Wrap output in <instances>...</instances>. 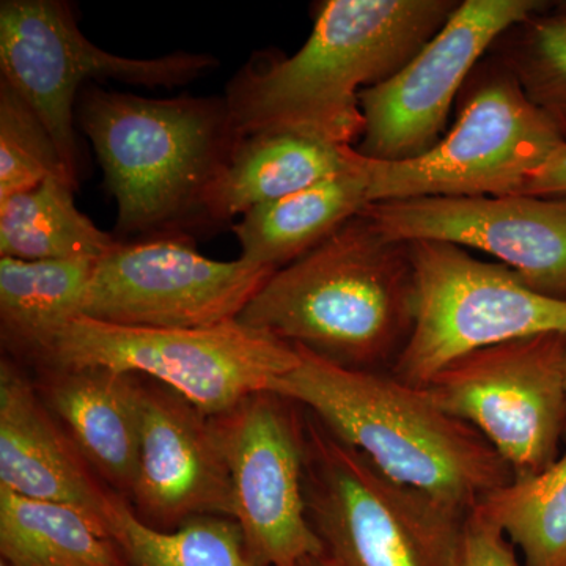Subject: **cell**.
<instances>
[{"instance_id":"603a6c76","label":"cell","mask_w":566,"mask_h":566,"mask_svg":"<svg viewBox=\"0 0 566 566\" xmlns=\"http://www.w3.org/2000/svg\"><path fill=\"white\" fill-rule=\"evenodd\" d=\"M109 531L132 566H263L232 517L197 516L164 532L142 523L128 501L117 495Z\"/></svg>"},{"instance_id":"7402d4cb","label":"cell","mask_w":566,"mask_h":566,"mask_svg":"<svg viewBox=\"0 0 566 566\" xmlns=\"http://www.w3.org/2000/svg\"><path fill=\"white\" fill-rule=\"evenodd\" d=\"M0 556L9 566H132L115 539L73 506L0 488Z\"/></svg>"},{"instance_id":"ac0fdd59","label":"cell","mask_w":566,"mask_h":566,"mask_svg":"<svg viewBox=\"0 0 566 566\" xmlns=\"http://www.w3.org/2000/svg\"><path fill=\"white\" fill-rule=\"evenodd\" d=\"M354 155L352 145L293 129L245 134L207 193L203 230L344 172Z\"/></svg>"},{"instance_id":"83f0119b","label":"cell","mask_w":566,"mask_h":566,"mask_svg":"<svg viewBox=\"0 0 566 566\" xmlns=\"http://www.w3.org/2000/svg\"><path fill=\"white\" fill-rule=\"evenodd\" d=\"M521 196L566 199V144L534 175Z\"/></svg>"},{"instance_id":"8992f818","label":"cell","mask_w":566,"mask_h":566,"mask_svg":"<svg viewBox=\"0 0 566 566\" xmlns=\"http://www.w3.org/2000/svg\"><path fill=\"white\" fill-rule=\"evenodd\" d=\"M300 364L296 346L240 319L196 329L118 326L77 316L36 368L98 367L142 376L180 394L207 416L270 390Z\"/></svg>"},{"instance_id":"e0dca14e","label":"cell","mask_w":566,"mask_h":566,"mask_svg":"<svg viewBox=\"0 0 566 566\" xmlns=\"http://www.w3.org/2000/svg\"><path fill=\"white\" fill-rule=\"evenodd\" d=\"M39 371L51 411L103 482L128 501L139 464V376L98 367Z\"/></svg>"},{"instance_id":"484cf974","label":"cell","mask_w":566,"mask_h":566,"mask_svg":"<svg viewBox=\"0 0 566 566\" xmlns=\"http://www.w3.org/2000/svg\"><path fill=\"white\" fill-rule=\"evenodd\" d=\"M515 31L520 32L515 48L502 62L566 140V13L534 14Z\"/></svg>"},{"instance_id":"277c9868","label":"cell","mask_w":566,"mask_h":566,"mask_svg":"<svg viewBox=\"0 0 566 566\" xmlns=\"http://www.w3.org/2000/svg\"><path fill=\"white\" fill-rule=\"evenodd\" d=\"M76 123L117 205L118 237L203 229V205L238 140L226 96L145 98L87 85Z\"/></svg>"},{"instance_id":"3957f363","label":"cell","mask_w":566,"mask_h":566,"mask_svg":"<svg viewBox=\"0 0 566 566\" xmlns=\"http://www.w3.org/2000/svg\"><path fill=\"white\" fill-rule=\"evenodd\" d=\"M238 319L342 367L390 371L415 327L409 245L360 212L275 271Z\"/></svg>"},{"instance_id":"9a60e30c","label":"cell","mask_w":566,"mask_h":566,"mask_svg":"<svg viewBox=\"0 0 566 566\" xmlns=\"http://www.w3.org/2000/svg\"><path fill=\"white\" fill-rule=\"evenodd\" d=\"M139 464L128 504L142 523L170 532L197 516L233 520L229 465L210 416L139 376Z\"/></svg>"},{"instance_id":"cb8c5ba5","label":"cell","mask_w":566,"mask_h":566,"mask_svg":"<svg viewBox=\"0 0 566 566\" xmlns=\"http://www.w3.org/2000/svg\"><path fill=\"white\" fill-rule=\"evenodd\" d=\"M474 512L520 547L524 566H566V452L542 474L488 494Z\"/></svg>"},{"instance_id":"4dcf8cb0","label":"cell","mask_w":566,"mask_h":566,"mask_svg":"<svg viewBox=\"0 0 566 566\" xmlns=\"http://www.w3.org/2000/svg\"><path fill=\"white\" fill-rule=\"evenodd\" d=\"M565 375H566V363H565Z\"/></svg>"},{"instance_id":"d4e9b609","label":"cell","mask_w":566,"mask_h":566,"mask_svg":"<svg viewBox=\"0 0 566 566\" xmlns=\"http://www.w3.org/2000/svg\"><path fill=\"white\" fill-rule=\"evenodd\" d=\"M51 178L77 186L36 112L9 82L0 81V200Z\"/></svg>"},{"instance_id":"7a4b0ae2","label":"cell","mask_w":566,"mask_h":566,"mask_svg":"<svg viewBox=\"0 0 566 566\" xmlns=\"http://www.w3.org/2000/svg\"><path fill=\"white\" fill-rule=\"evenodd\" d=\"M296 348L300 364L275 379L271 392L311 411L389 479L464 513L515 480L494 447L436 403L423 386Z\"/></svg>"},{"instance_id":"2e32d148","label":"cell","mask_w":566,"mask_h":566,"mask_svg":"<svg viewBox=\"0 0 566 566\" xmlns=\"http://www.w3.org/2000/svg\"><path fill=\"white\" fill-rule=\"evenodd\" d=\"M0 488L73 506L107 534L117 493L85 460L20 365L0 363Z\"/></svg>"},{"instance_id":"9c48e42d","label":"cell","mask_w":566,"mask_h":566,"mask_svg":"<svg viewBox=\"0 0 566 566\" xmlns=\"http://www.w3.org/2000/svg\"><path fill=\"white\" fill-rule=\"evenodd\" d=\"M219 65L210 54L172 52L155 59L111 54L92 43L63 0H2L0 73L46 126L77 181L74 134L82 84L114 80L140 87H180Z\"/></svg>"},{"instance_id":"7c38bea8","label":"cell","mask_w":566,"mask_h":566,"mask_svg":"<svg viewBox=\"0 0 566 566\" xmlns=\"http://www.w3.org/2000/svg\"><path fill=\"white\" fill-rule=\"evenodd\" d=\"M264 390L212 416L229 465L233 520L263 566H301L324 554L305 501V416Z\"/></svg>"},{"instance_id":"5b68a950","label":"cell","mask_w":566,"mask_h":566,"mask_svg":"<svg viewBox=\"0 0 566 566\" xmlns=\"http://www.w3.org/2000/svg\"><path fill=\"white\" fill-rule=\"evenodd\" d=\"M308 520L334 566H458L469 513L379 472L305 416Z\"/></svg>"},{"instance_id":"d6986e66","label":"cell","mask_w":566,"mask_h":566,"mask_svg":"<svg viewBox=\"0 0 566 566\" xmlns=\"http://www.w3.org/2000/svg\"><path fill=\"white\" fill-rule=\"evenodd\" d=\"M370 205V180L356 150L353 166L283 197L260 205L233 223L241 259L277 271L312 251Z\"/></svg>"},{"instance_id":"f546056e","label":"cell","mask_w":566,"mask_h":566,"mask_svg":"<svg viewBox=\"0 0 566 566\" xmlns=\"http://www.w3.org/2000/svg\"><path fill=\"white\" fill-rule=\"evenodd\" d=\"M0 566H9V564H7V562H0Z\"/></svg>"},{"instance_id":"4fadbf2b","label":"cell","mask_w":566,"mask_h":566,"mask_svg":"<svg viewBox=\"0 0 566 566\" xmlns=\"http://www.w3.org/2000/svg\"><path fill=\"white\" fill-rule=\"evenodd\" d=\"M538 0H464L449 20L389 80L360 93L365 128L356 148L365 158L415 159L442 139L449 112L488 48L531 20Z\"/></svg>"},{"instance_id":"30bf717a","label":"cell","mask_w":566,"mask_h":566,"mask_svg":"<svg viewBox=\"0 0 566 566\" xmlns=\"http://www.w3.org/2000/svg\"><path fill=\"white\" fill-rule=\"evenodd\" d=\"M566 335L488 346L447 365L424 389L475 428L515 480L542 474L566 441Z\"/></svg>"},{"instance_id":"44dd1931","label":"cell","mask_w":566,"mask_h":566,"mask_svg":"<svg viewBox=\"0 0 566 566\" xmlns=\"http://www.w3.org/2000/svg\"><path fill=\"white\" fill-rule=\"evenodd\" d=\"M76 185L51 178L0 200V256L28 262H99L118 244L74 202Z\"/></svg>"},{"instance_id":"ba28073f","label":"cell","mask_w":566,"mask_h":566,"mask_svg":"<svg viewBox=\"0 0 566 566\" xmlns=\"http://www.w3.org/2000/svg\"><path fill=\"white\" fill-rule=\"evenodd\" d=\"M416 275L411 337L390 374L424 386L447 365L488 346L566 335V300L528 286L502 263L442 241L408 243Z\"/></svg>"},{"instance_id":"f1b7e54d","label":"cell","mask_w":566,"mask_h":566,"mask_svg":"<svg viewBox=\"0 0 566 566\" xmlns=\"http://www.w3.org/2000/svg\"><path fill=\"white\" fill-rule=\"evenodd\" d=\"M301 566H334V564L326 554H323V556L319 557L308 558V560L304 562Z\"/></svg>"},{"instance_id":"4316f807","label":"cell","mask_w":566,"mask_h":566,"mask_svg":"<svg viewBox=\"0 0 566 566\" xmlns=\"http://www.w3.org/2000/svg\"><path fill=\"white\" fill-rule=\"evenodd\" d=\"M458 566H524L501 528L472 510L465 517Z\"/></svg>"},{"instance_id":"5bb4252c","label":"cell","mask_w":566,"mask_h":566,"mask_svg":"<svg viewBox=\"0 0 566 566\" xmlns=\"http://www.w3.org/2000/svg\"><path fill=\"white\" fill-rule=\"evenodd\" d=\"M363 212L389 240L479 249L536 292L566 300V199L419 197L370 203Z\"/></svg>"},{"instance_id":"ffe728a7","label":"cell","mask_w":566,"mask_h":566,"mask_svg":"<svg viewBox=\"0 0 566 566\" xmlns=\"http://www.w3.org/2000/svg\"><path fill=\"white\" fill-rule=\"evenodd\" d=\"M95 262H28L0 256V333L13 356L35 365L81 316Z\"/></svg>"},{"instance_id":"6da1fadb","label":"cell","mask_w":566,"mask_h":566,"mask_svg":"<svg viewBox=\"0 0 566 566\" xmlns=\"http://www.w3.org/2000/svg\"><path fill=\"white\" fill-rule=\"evenodd\" d=\"M460 2L329 0L311 35L289 57H253L227 85L240 136L293 129L340 145L364 134L360 93L422 50Z\"/></svg>"},{"instance_id":"8fae6325","label":"cell","mask_w":566,"mask_h":566,"mask_svg":"<svg viewBox=\"0 0 566 566\" xmlns=\"http://www.w3.org/2000/svg\"><path fill=\"white\" fill-rule=\"evenodd\" d=\"M274 273L244 259H208L181 234L118 240L96 262L81 315L118 326H219L240 318Z\"/></svg>"},{"instance_id":"52a82bcc","label":"cell","mask_w":566,"mask_h":566,"mask_svg":"<svg viewBox=\"0 0 566 566\" xmlns=\"http://www.w3.org/2000/svg\"><path fill=\"white\" fill-rule=\"evenodd\" d=\"M566 144L504 62L476 76L442 139L408 161L364 158L370 203L419 197L521 196Z\"/></svg>"}]
</instances>
